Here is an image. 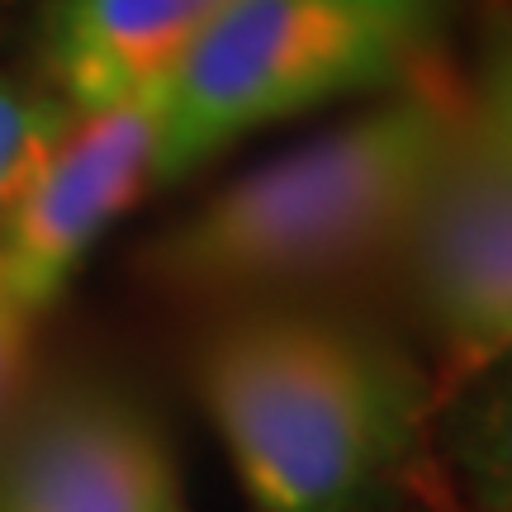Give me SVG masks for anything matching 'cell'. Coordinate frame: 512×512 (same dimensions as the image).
<instances>
[{
  "label": "cell",
  "mask_w": 512,
  "mask_h": 512,
  "mask_svg": "<svg viewBox=\"0 0 512 512\" xmlns=\"http://www.w3.org/2000/svg\"><path fill=\"white\" fill-rule=\"evenodd\" d=\"M195 389L256 512H361L432 460V375L351 313H214L195 347Z\"/></svg>",
  "instance_id": "obj_1"
},
{
  "label": "cell",
  "mask_w": 512,
  "mask_h": 512,
  "mask_svg": "<svg viewBox=\"0 0 512 512\" xmlns=\"http://www.w3.org/2000/svg\"><path fill=\"white\" fill-rule=\"evenodd\" d=\"M456 138L460 86L427 72L214 190L147 242L143 275L166 299L214 313L299 304L399 256Z\"/></svg>",
  "instance_id": "obj_2"
},
{
  "label": "cell",
  "mask_w": 512,
  "mask_h": 512,
  "mask_svg": "<svg viewBox=\"0 0 512 512\" xmlns=\"http://www.w3.org/2000/svg\"><path fill=\"white\" fill-rule=\"evenodd\" d=\"M451 0H233L162 81L152 185L247 133L432 72Z\"/></svg>",
  "instance_id": "obj_3"
},
{
  "label": "cell",
  "mask_w": 512,
  "mask_h": 512,
  "mask_svg": "<svg viewBox=\"0 0 512 512\" xmlns=\"http://www.w3.org/2000/svg\"><path fill=\"white\" fill-rule=\"evenodd\" d=\"M432 342L437 403L512 351V162L465 128L399 247Z\"/></svg>",
  "instance_id": "obj_4"
},
{
  "label": "cell",
  "mask_w": 512,
  "mask_h": 512,
  "mask_svg": "<svg viewBox=\"0 0 512 512\" xmlns=\"http://www.w3.org/2000/svg\"><path fill=\"white\" fill-rule=\"evenodd\" d=\"M162 86L76 114L67 138L0 209V304L38 323L95 242L152 190Z\"/></svg>",
  "instance_id": "obj_5"
},
{
  "label": "cell",
  "mask_w": 512,
  "mask_h": 512,
  "mask_svg": "<svg viewBox=\"0 0 512 512\" xmlns=\"http://www.w3.org/2000/svg\"><path fill=\"white\" fill-rule=\"evenodd\" d=\"M0 512H195L143 403L100 380L38 394L0 432Z\"/></svg>",
  "instance_id": "obj_6"
},
{
  "label": "cell",
  "mask_w": 512,
  "mask_h": 512,
  "mask_svg": "<svg viewBox=\"0 0 512 512\" xmlns=\"http://www.w3.org/2000/svg\"><path fill=\"white\" fill-rule=\"evenodd\" d=\"M233 0H48L38 19L43 86L72 114L162 86Z\"/></svg>",
  "instance_id": "obj_7"
},
{
  "label": "cell",
  "mask_w": 512,
  "mask_h": 512,
  "mask_svg": "<svg viewBox=\"0 0 512 512\" xmlns=\"http://www.w3.org/2000/svg\"><path fill=\"white\" fill-rule=\"evenodd\" d=\"M432 451L465 512H512V351L437 403Z\"/></svg>",
  "instance_id": "obj_8"
},
{
  "label": "cell",
  "mask_w": 512,
  "mask_h": 512,
  "mask_svg": "<svg viewBox=\"0 0 512 512\" xmlns=\"http://www.w3.org/2000/svg\"><path fill=\"white\" fill-rule=\"evenodd\" d=\"M72 124L76 114L48 86L0 72V209L48 162V152L67 138Z\"/></svg>",
  "instance_id": "obj_9"
},
{
  "label": "cell",
  "mask_w": 512,
  "mask_h": 512,
  "mask_svg": "<svg viewBox=\"0 0 512 512\" xmlns=\"http://www.w3.org/2000/svg\"><path fill=\"white\" fill-rule=\"evenodd\" d=\"M460 110L479 143L512 162V10L484 19L470 81L460 86Z\"/></svg>",
  "instance_id": "obj_10"
},
{
  "label": "cell",
  "mask_w": 512,
  "mask_h": 512,
  "mask_svg": "<svg viewBox=\"0 0 512 512\" xmlns=\"http://www.w3.org/2000/svg\"><path fill=\"white\" fill-rule=\"evenodd\" d=\"M361 512H465V503H460L456 484L446 479L437 451H432V460H422L413 475H403L394 489H384Z\"/></svg>",
  "instance_id": "obj_11"
},
{
  "label": "cell",
  "mask_w": 512,
  "mask_h": 512,
  "mask_svg": "<svg viewBox=\"0 0 512 512\" xmlns=\"http://www.w3.org/2000/svg\"><path fill=\"white\" fill-rule=\"evenodd\" d=\"M29 351H34V323L0 304V432L10 422V403L19 394L24 370H29Z\"/></svg>",
  "instance_id": "obj_12"
}]
</instances>
